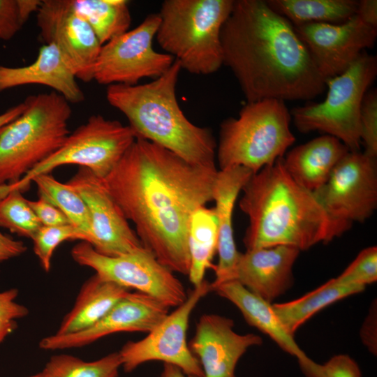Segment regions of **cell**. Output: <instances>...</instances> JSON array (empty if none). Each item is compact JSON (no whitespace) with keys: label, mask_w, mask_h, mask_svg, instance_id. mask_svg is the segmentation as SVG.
<instances>
[{"label":"cell","mask_w":377,"mask_h":377,"mask_svg":"<svg viewBox=\"0 0 377 377\" xmlns=\"http://www.w3.org/2000/svg\"><path fill=\"white\" fill-rule=\"evenodd\" d=\"M160 377H193L185 374L179 367L170 364H163V370L161 373Z\"/></svg>","instance_id":"cell-43"},{"label":"cell","mask_w":377,"mask_h":377,"mask_svg":"<svg viewBox=\"0 0 377 377\" xmlns=\"http://www.w3.org/2000/svg\"><path fill=\"white\" fill-rule=\"evenodd\" d=\"M336 279L346 285L366 286L377 280V248L363 249Z\"/></svg>","instance_id":"cell-33"},{"label":"cell","mask_w":377,"mask_h":377,"mask_svg":"<svg viewBox=\"0 0 377 377\" xmlns=\"http://www.w3.org/2000/svg\"><path fill=\"white\" fill-rule=\"evenodd\" d=\"M285 101L264 99L247 103L237 118L223 121L216 157L220 170L243 166L256 173L283 157L295 140Z\"/></svg>","instance_id":"cell-7"},{"label":"cell","mask_w":377,"mask_h":377,"mask_svg":"<svg viewBox=\"0 0 377 377\" xmlns=\"http://www.w3.org/2000/svg\"><path fill=\"white\" fill-rule=\"evenodd\" d=\"M101 45L128 31L131 16L126 0H73Z\"/></svg>","instance_id":"cell-28"},{"label":"cell","mask_w":377,"mask_h":377,"mask_svg":"<svg viewBox=\"0 0 377 377\" xmlns=\"http://www.w3.org/2000/svg\"><path fill=\"white\" fill-rule=\"evenodd\" d=\"M282 158L253 173L242 188L239 205L249 222L246 250L281 245L307 250L352 226L332 219L314 193L290 176Z\"/></svg>","instance_id":"cell-3"},{"label":"cell","mask_w":377,"mask_h":377,"mask_svg":"<svg viewBox=\"0 0 377 377\" xmlns=\"http://www.w3.org/2000/svg\"><path fill=\"white\" fill-rule=\"evenodd\" d=\"M82 198L89 213V244L98 253L114 257L142 246L136 233L106 188L103 178L80 167L67 182Z\"/></svg>","instance_id":"cell-16"},{"label":"cell","mask_w":377,"mask_h":377,"mask_svg":"<svg viewBox=\"0 0 377 377\" xmlns=\"http://www.w3.org/2000/svg\"><path fill=\"white\" fill-rule=\"evenodd\" d=\"M313 193L332 219L350 225L364 222L377 207L376 158L349 151Z\"/></svg>","instance_id":"cell-13"},{"label":"cell","mask_w":377,"mask_h":377,"mask_svg":"<svg viewBox=\"0 0 377 377\" xmlns=\"http://www.w3.org/2000/svg\"><path fill=\"white\" fill-rule=\"evenodd\" d=\"M18 290L0 292V344L17 328V320L29 313L28 309L15 302Z\"/></svg>","instance_id":"cell-35"},{"label":"cell","mask_w":377,"mask_h":377,"mask_svg":"<svg viewBox=\"0 0 377 377\" xmlns=\"http://www.w3.org/2000/svg\"><path fill=\"white\" fill-rule=\"evenodd\" d=\"M40 84L52 88L70 103L84 101L77 78L60 52L52 43L40 47L35 61L24 66L0 65V92L23 85Z\"/></svg>","instance_id":"cell-21"},{"label":"cell","mask_w":377,"mask_h":377,"mask_svg":"<svg viewBox=\"0 0 377 377\" xmlns=\"http://www.w3.org/2000/svg\"><path fill=\"white\" fill-rule=\"evenodd\" d=\"M22 113L0 133V185L17 182L70 134V103L55 91L30 96Z\"/></svg>","instance_id":"cell-6"},{"label":"cell","mask_w":377,"mask_h":377,"mask_svg":"<svg viewBox=\"0 0 377 377\" xmlns=\"http://www.w3.org/2000/svg\"><path fill=\"white\" fill-rule=\"evenodd\" d=\"M316 377H361L357 364L348 355H338L319 364Z\"/></svg>","instance_id":"cell-36"},{"label":"cell","mask_w":377,"mask_h":377,"mask_svg":"<svg viewBox=\"0 0 377 377\" xmlns=\"http://www.w3.org/2000/svg\"><path fill=\"white\" fill-rule=\"evenodd\" d=\"M121 367L119 352L91 362L62 354L52 356L42 373L45 377H117Z\"/></svg>","instance_id":"cell-30"},{"label":"cell","mask_w":377,"mask_h":377,"mask_svg":"<svg viewBox=\"0 0 377 377\" xmlns=\"http://www.w3.org/2000/svg\"><path fill=\"white\" fill-rule=\"evenodd\" d=\"M376 75V57L364 51L344 72L325 80L327 93L323 101L290 111L295 127L301 133H325L350 151H360L361 106Z\"/></svg>","instance_id":"cell-8"},{"label":"cell","mask_w":377,"mask_h":377,"mask_svg":"<svg viewBox=\"0 0 377 377\" xmlns=\"http://www.w3.org/2000/svg\"><path fill=\"white\" fill-rule=\"evenodd\" d=\"M169 309L153 297L128 292L90 327L68 334H52L39 347L53 350L82 347L105 336L121 332H149L169 313Z\"/></svg>","instance_id":"cell-17"},{"label":"cell","mask_w":377,"mask_h":377,"mask_svg":"<svg viewBox=\"0 0 377 377\" xmlns=\"http://www.w3.org/2000/svg\"><path fill=\"white\" fill-rule=\"evenodd\" d=\"M36 20L42 39L56 45L76 78L84 82L94 80L102 45L75 10L73 0H42Z\"/></svg>","instance_id":"cell-14"},{"label":"cell","mask_w":377,"mask_h":377,"mask_svg":"<svg viewBox=\"0 0 377 377\" xmlns=\"http://www.w3.org/2000/svg\"><path fill=\"white\" fill-rule=\"evenodd\" d=\"M23 24L17 0H0V40H10Z\"/></svg>","instance_id":"cell-37"},{"label":"cell","mask_w":377,"mask_h":377,"mask_svg":"<svg viewBox=\"0 0 377 377\" xmlns=\"http://www.w3.org/2000/svg\"><path fill=\"white\" fill-rule=\"evenodd\" d=\"M26 108L25 101L20 103L0 114V133L11 121L18 117Z\"/></svg>","instance_id":"cell-41"},{"label":"cell","mask_w":377,"mask_h":377,"mask_svg":"<svg viewBox=\"0 0 377 377\" xmlns=\"http://www.w3.org/2000/svg\"><path fill=\"white\" fill-rule=\"evenodd\" d=\"M158 13L148 15L135 28L101 46L94 68L98 84H138L143 78H158L172 65L175 58L156 52L153 40L159 25Z\"/></svg>","instance_id":"cell-11"},{"label":"cell","mask_w":377,"mask_h":377,"mask_svg":"<svg viewBox=\"0 0 377 377\" xmlns=\"http://www.w3.org/2000/svg\"><path fill=\"white\" fill-rule=\"evenodd\" d=\"M29 205L43 226H58L71 224L70 221L55 206L40 198L35 201L28 200Z\"/></svg>","instance_id":"cell-38"},{"label":"cell","mask_w":377,"mask_h":377,"mask_svg":"<svg viewBox=\"0 0 377 377\" xmlns=\"http://www.w3.org/2000/svg\"><path fill=\"white\" fill-rule=\"evenodd\" d=\"M218 221L213 208L202 206L191 216L188 229L190 268L188 279L195 286L204 280L208 269H215L213 258L217 252Z\"/></svg>","instance_id":"cell-26"},{"label":"cell","mask_w":377,"mask_h":377,"mask_svg":"<svg viewBox=\"0 0 377 377\" xmlns=\"http://www.w3.org/2000/svg\"><path fill=\"white\" fill-rule=\"evenodd\" d=\"M71 256L80 265L93 269L101 279L153 297L168 308L179 306L188 297L174 272L144 247L110 257L82 242L72 249Z\"/></svg>","instance_id":"cell-10"},{"label":"cell","mask_w":377,"mask_h":377,"mask_svg":"<svg viewBox=\"0 0 377 377\" xmlns=\"http://www.w3.org/2000/svg\"><path fill=\"white\" fill-rule=\"evenodd\" d=\"M300 252L285 245L246 250L239 254L235 281L271 303L293 284V267Z\"/></svg>","instance_id":"cell-19"},{"label":"cell","mask_w":377,"mask_h":377,"mask_svg":"<svg viewBox=\"0 0 377 377\" xmlns=\"http://www.w3.org/2000/svg\"><path fill=\"white\" fill-rule=\"evenodd\" d=\"M181 70L175 60L149 83L109 85L106 99L127 118L136 138L161 146L191 164L215 167L217 145L212 131L190 121L178 103L176 86Z\"/></svg>","instance_id":"cell-4"},{"label":"cell","mask_w":377,"mask_h":377,"mask_svg":"<svg viewBox=\"0 0 377 377\" xmlns=\"http://www.w3.org/2000/svg\"><path fill=\"white\" fill-rule=\"evenodd\" d=\"M40 3V0H17L20 15L24 24L31 13L38 11Z\"/></svg>","instance_id":"cell-42"},{"label":"cell","mask_w":377,"mask_h":377,"mask_svg":"<svg viewBox=\"0 0 377 377\" xmlns=\"http://www.w3.org/2000/svg\"><path fill=\"white\" fill-rule=\"evenodd\" d=\"M364 288L341 283L334 278L297 300L274 304L272 307L286 330L294 336L296 330L319 311Z\"/></svg>","instance_id":"cell-25"},{"label":"cell","mask_w":377,"mask_h":377,"mask_svg":"<svg viewBox=\"0 0 377 377\" xmlns=\"http://www.w3.org/2000/svg\"><path fill=\"white\" fill-rule=\"evenodd\" d=\"M31 377H45L42 371L40 373H38L37 374H35L32 376Z\"/></svg>","instance_id":"cell-44"},{"label":"cell","mask_w":377,"mask_h":377,"mask_svg":"<svg viewBox=\"0 0 377 377\" xmlns=\"http://www.w3.org/2000/svg\"><path fill=\"white\" fill-rule=\"evenodd\" d=\"M213 291L235 304L250 325L269 336L285 352L295 356L306 377H315L318 364L308 357L298 346L294 336L286 330L271 303L253 294L237 281L223 283Z\"/></svg>","instance_id":"cell-22"},{"label":"cell","mask_w":377,"mask_h":377,"mask_svg":"<svg viewBox=\"0 0 377 377\" xmlns=\"http://www.w3.org/2000/svg\"><path fill=\"white\" fill-rule=\"evenodd\" d=\"M348 151L339 140L325 135L295 147L282 160L290 176L313 193L327 182Z\"/></svg>","instance_id":"cell-23"},{"label":"cell","mask_w":377,"mask_h":377,"mask_svg":"<svg viewBox=\"0 0 377 377\" xmlns=\"http://www.w3.org/2000/svg\"><path fill=\"white\" fill-rule=\"evenodd\" d=\"M128 292L130 290L105 281L95 274L82 285L73 307L55 334H68L90 327Z\"/></svg>","instance_id":"cell-24"},{"label":"cell","mask_w":377,"mask_h":377,"mask_svg":"<svg viewBox=\"0 0 377 377\" xmlns=\"http://www.w3.org/2000/svg\"><path fill=\"white\" fill-rule=\"evenodd\" d=\"M41 226L21 191L12 189L0 197V227L32 239Z\"/></svg>","instance_id":"cell-31"},{"label":"cell","mask_w":377,"mask_h":377,"mask_svg":"<svg viewBox=\"0 0 377 377\" xmlns=\"http://www.w3.org/2000/svg\"><path fill=\"white\" fill-rule=\"evenodd\" d=\"M27 249L23 242L15 240L0 232V262L20 256Z\"/></svg>","instance_id":"cell-39"},{"label":"cell","mask_w":377,"mask_h":377,"mask_svg":"<svg viewBox=\"0 0 377 377\" xmlns=\"http://www.w3.org/2000/svg\"><path fill=\"white\" fill-rule=\"evenodd\" d=\"M210 291V283L204 280L145 338L125 343L119 351L124 370L131 372L144 363L161 361L179 367L187 375L203 377L201 366L189 348L186 333L192 311Z\"/></svg>","instance_id":"cell-12"},{"label":"cell","mask_w":377,"mask_h":377,"mask_svg":"<svg viewBox=\"0 0 377 377\" xmlns=\"http://www.w3.org/2000/svg\"><path fill=\"white\" fill-rule=\"evenodd\" d=\"M233 4L234 0H165L155 38L182 69L211 75L223 64L221 32Z\"/></svg>","instance_id":"cell-5"},{"label":"cell","mask_w":377,"mask_h":377,"mask_svg":"<svg viewBox=\"0 0 377 377\" xmlns=\"http://www.w3.org/2000/svg\"><path fill=\"white\" fill-rule=\"evenodd\" d=\"M136 139L128 125L101 114L91 115L72 133L63 145L44 159L17 182L0 185V194L12 189L22 193L27 190L32 179L64 165L86 168L105 178L116 166Z\"/></svg>","instance_id":"cell-9"},{"label":"cell","mask_w":377,"mask_h":377,"mask_svg":"<svg viewBox=\"0 0 377 377\" xmlns=\"http://www.w3.org/2000/svg\"><path fill=\"white\" fill-rule=\"evenodd\" d=\"M221 42L223 64L247 103L309 101L326 89V80L293 24L266 1L235 0Z\"/></svg>","instance_id":"cell-2"},{"label":"cell","mask_w":377,"mask_h":377,"mask_svg":"<svg viewBox=\"0 0 377 377\" xmlns=\"http://www.w3.org/2000/svg\"><path fill=\"white\" fill-rule=\"evenodd\" d=\"M34 251L43 269L48 272L52 255L63 242L71 239L83 241L81 232L71 224L58 226H41L34 237Z\"/></svg>","instance_id":"cell-32"},{"label":"cell","mask_w":377,"mask_h":377,"mask_svg":"<svg viewBox=\"0 0 377 377\" xmlns=\"http://www.w3.org/2000/svg\"><path fill=\"white\" fill-rule=\"evenodd\" d=\"M360 139L365 147L364 153L377 156V91H367L360 110Z\"/></svg>","instance_id":"cell-34"},{"label":"cell","mask_w":377,"mask_h":377,"mask_svg":"<svg viewBox=\"0 0 377 377\" xmlns=\"http://www.w3.org/2000/svg\"><path fill=\"white\" fill-rule=\"evenodd\" d=\"M32 182L36 184L40 198L62 212L71 224L81 232L82 242L88 243L91 237L90 216L80 194L69 184L61 183L50 174L38 175Z\"/></svg>","instance_id":"cell-29"},{"label":"cell","mask_w":377,"mask_h":377,"mask_svg":"<svg viewBox=\"0 0 377 377\" xmlns=\"http://www.w3.org/2000/svg\"><path fill=\"white\" fill-rule=\"evenodd\" d=\"M253 174L243 166L218 170L213 187V201L218 221L219 262L214 269L215 279L210 283L212 291L223 283L235 280L240 253L237 250L233 235V209L239 193Z\"/></svg>","instance_id":"cell-20"},{"label":"cell","mask_w":377,"mask_h":377,"mask_svg":"<svg viewBox=\"0 0 377 377\" xmlns=\"http://www.w3.org/2000/svg\"><path fill=\"white\" fill-rule=\"evenodd\" d=\"M266 2L293 26L343 23L356 13L359 3L355 0H268Z\"/></svg>","instance_id":"cell-27"},{"label":"cell","mask_w":377,"mask_h":377,"mask_svg":"<svg viewBox=\"0 0 377 377\" xmlns=\"http://www.w3.org/2000/svg\"><path fill=\"white\" fill-rule=\"evenodd\" d=\"M216 167L191 164L150 141L136 138L103 179L142 246L172 272L188 275L191 216L213 201Z\"/></svg>","instance_id":"cell-1"},{"label":"cell","mask_w":377,"mask_h":377,"mask_svg":"<svg viewBox=\"0 0 377 377\" xmlns=\"http://www.w3.org/2000/svg\"><path fill=\"white\" fill-rule=\"evenodd\" d=\"M294 27L325 80L344 72L366 48L374 46L377 37V27L356 13L340 24L309 23Z\"/></svg>","instance_id":"cell-15"},{"label":"cell","mask_w":377,"mask_h":377,"mask_svg":"<svg viewBox=\"0 0 377 377\" xmlns=\"http://www.w3.org/2000/svg\"><path fill=\"white\" fill-rule=\"evenodd\" d=\"M356 14L366 23L377 27V1H359Z\"/></svg>","instance_id":"cell-40"},{"label":"cell","mask_w":377,"mask_h":377,"mask_svg":"<svg viewBox=\"0 0 377 377\" xmlns=\"http://www.w3.org/2000/svg\"><path fill=\"white\" fill-rule=\"evenodd\" d=\"M232 319L204 314L197 323L189 348L198 359L203 377H236L238 361L251 346L263 341L255 334H240L233 330Z\"/></svg>","instance_id":"cell-18"}]
</instances>
